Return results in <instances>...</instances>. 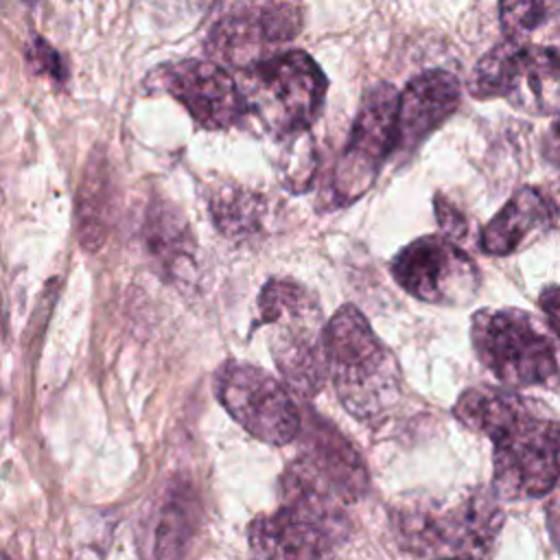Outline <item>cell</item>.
I'll return each mask as SVG.
<instances>
[{"mask_svg":"<svg viewBox=\"0 0 560 560\" xmlns=\"http://www.w3.org/2000/svg\"><path fill=\"white\" fill-rule=\"evenodd\" d=\"M455 418L492 442V486L510 501L538 499L560 479V420L514 392L477 385L466 389Z\"/></svg>","mask_w":560,"mask_h":560,"instance_id":"6da1fadb","label":"cell"},{"mask_svg":"<svg viewBox=\"0 0 560 560\" xmlns=\"http://www.w3.org/2000/svg\"><path fill=\"white\" fill-rule=\"evenodd\" d=\"M350 521L343 503L298 459L280 477V505L247 527L252 560H332Z\"/></svg>","mask_w":560,"mask_h":560,"instance_id":"7a4b0ae2","label":"cell"},{"mask_svg":"<svg viewBox=\"0 0 560 560\" xmlns=\"http://www.w3.org/2000/svg\"><path fill=\"white\" fill-rule=\"evenodd\" d=\"M389 523L400 549L429 560H486L501 534L503 512L483 488H464L453 497L396 501Z\"/></svg>","mask_w":560,"mask_h":560,"instance_id":"3957f363","label":"cell"},{"mask_svg":"<svg viewBox=\"0 0 560 560\" xmlns=\"http://www.w3.org/2000/svg\"><path fill=\"white\" fill-rule=\"evenodd\" d=\"M324 350L346 411L370 427L385 422L400 400V368L359 308L335 311L324 324Z\"/></svg>","mask_w":560,"mask_h":560,"instance_id":"277c9868","label":"cell"},{"mask_svg":"<svg viewBox=\"0 0 560 560\" xmlns=\"http://www.w3.org/2000/svg\"><path fill=\"white\" fill-rule=\"evenodd\" d=\"M260 324L271 328V357L291 392L313 398L328 376L324 319L315 295L295 280L271 278L258 295Z\"/></svg>","mask_w":560,"mask_h":560,"instance_id":"5b68a950","label":"cell"},{"mask_svg":"<svg viewBox=\"0 0 560 560\" xmlns=\"http://www.w3.org/2000/svg\"><path fill=\"white\" fill-rule=\"evenodd\" d=\"M247 112L280 140L304 133L322 114L326 77L302 50H278L241 72Z\"/></svg>","mask_w":560,"mask_h":560,"instance_id":"8992f818","label":"cell"},{"mask_svg":"<svg viewBox=\"0 0 560 560\" xmlns=\"http://www.w3.org/2000/svg\"><path fill=\"white\" fill-rule=\"evenodd\" d=\"M479 361L508 387H529L558 372V354L538 322L518 308H483L470 319Z\"/></svg>","mask_w":560,"mask_h":560,"instance_id":"52a82bcc","label":"cell"},{"mask_svg":"<svg viewBox=\"0 0 560 560\" xmlns=\"http://www.w3.org/2000/svg\"><path fill=\"white\" fill-rule=\"evenodd\" d=\"M214 392L223 409L256 440L271 446L298 440L300 409L287 387L262 368L228 361L217 370Z\"/></svg>","mask_w":560,"mask_h":560,"instance_id":"ba28073f","label":"cell"},{"mask_svg":"<svg viewBox=\"0 0 560 560\" xmlns=\"http://www.w3.org/2000/svg\"><path fill=\"white\" fill-rule=\"evenodd\" d=\"M302 22L295 0H241L210 26L206 50L212 61L243 72L295 39Z\"/></svg>","mask_w":560,"mask_h":560,"instance_id":"9c48e42d","label":"cell"},{"mask_svg":"<svg viewBox=\"0 0 560 560\" xmlns=\"http://www.w3.org/2000/svg\"><path fill=\"white\" fill-rule=\"evenodd\" d=\"M398 92L389 83L372 85L361 101L348 142L332 171V195L339 206L363 197L396 147Z\"/></svg>","mask_w":560,"mask_h":560,"instance_id":"30bf717a","label":"cell"},{"mask_svg":"<svg viewBox=\"0 0 560 560\" xmlns=\"http://www.w3.org/2000/svg\"><path fill=\"white\" fill-rule=\"evenodd\" d=\"M409 295L435 306H462L477 295L479 269L448 236L429 234L405 245L389 265Z\"/></svg>","mask_w":560,"mask_h":560,"instance_id":"8fae6325","label":"cell"},{"mask_svg":"<svg viewBox=\"0 0 560 560\" xmlns=\"http://www.w3.org/2000/svg\"><path fill=\"white\" fill-rule=\"evenodd\" d=\"M162 85L203 129H228L249 114L241 85L217 61L171 63L162 72Z\"/></svg>","mask_w":560,"mask_h":560,"instance_id":"7c38bea8","label":"cell"},{"mask_svg":"<svg viewBox=\"0 0 560 560\" xmlns=\"http://www.w3.org/2000/svg\"><path fill=\"white\" fill-rule=\"evenodd\" d=\"M201 518L199 494L188 479L173 477L140 514L138 547L144 560H184Z\"/></svg>","mask_w":560,"mask_h":560,"instance_id":"4fadbf2b","label":"cell"},{"mask_svg":"<svg viewBox=\"0 0 560 560\" xmlns=\"http://www.w3.org/2000/svg\"><path fill=\"white\" fill-rule=\"evenodd\" d=\"M298 462L341 503H354L368 492V470L354 446L328 420L308 416L300 427Z\"/></svg>","mask_w":560,"mask_h":560,"instance_id":"5bb4252c","label":"cell"},{"mask_svg":"<svg viewBox=\"0 0 560 560\" xmlns=\"http://www.w3.org/2000/svg\"><path fill=\"white\" fill-rule=\"evenodd\" d=\"M459 81L446 70L416 74L398 94L394 153H411L459 107Z\"/></svg>","mask_w":560,"mask_h":560,"instance_id":"9a60e30c","label":"cell"},{"mask_svg":"<svg viewBox=\"0 0 560 560\" xmlns=\"http://www.w3.org/2000/svg\"><path fill=\"white\" fill-rule=\"evenodd\" d=\"M142 243L155 273L173 287H192L199 278L197 241L177 206L153 197L142 219Z\"/></svg>","mask_w":560,"mask_h":560,"instance_id":"2e32d148","label":"cell"},{"mask_svg":"<svg viewBox=\"0 0 560 560\" xmlns=\"http://www.w3.org/2000/svg\"><path fill=\"white\" fill-rule=\"evenodd\" d=\"M558 212L560 206L551 192L538 186H521L486 223L479 247L490 256H508L527 236L553 225Z\"/></svg>","mask_w":560,"mask_h":560,"instance_id":"e0dca14e","label":"cell"},{"mask_svg":"<svg viewBox=\"0 0 560 560\" xmlns=\"http://www.w3.org/2000/svg\"><path fill=\"white\" fill-rule=\"evenodd\" d=\"M116 214L114 171L103 147H96L83 166L74 197V230L85 252H98L112 230Z\"/></svg>","mask_w":560,"mask_h":560,"instance_id":"ac0fdd59","label":"cell"},{"mask_svg":"<svg viewBox=\"0 0 560 560\" xmlns=\"http://www.w3.org/2000/svg\"><path fill=\"white\" fill-rule=\"evenodd\" d=\"M505 98L534 116H560V48L525 44Z\"/></svg>","mask_w":560,"mask_h":560,"instance_id":"d6986e66","label":"cell"},{"mask_svg":"<svg viewBox=\"0 0 560 560\" xmlns=\"http://www.w3.org/2000/svg\"><path fill=\"white\" fill-rule=\"evenodd\" d=\"M210 217L214 228L230 241H247L262 230L267 201L256 190L243 186H221L212 192Z\"/></svg>","mask_w":560,"mask_h":560,"instance_id":"ffe728a7","label":"cell"},{"mask_svg":"<svg viewBox=\"0 0 560 560\" xmlns=\"http://www.w3.org/2000/svg\"><path fill=\"white\" fill-rule=\"evenodd\" d=\"M525 44L516 39H505L490 48L472 68L468 77V92L475 98H497L510 92V85L514 81L521 55Z\"/></svg>","mask_w":560,"mask_h":560,"instance_id":"44dd1931","label":"cell"},{"mask_svg":"<svg viewBox=\"0 0 560 560\" xmlns=\"http://www.w3.org/2000/svg\"><path fill=\"white\" fill-rule=\"evenodd\" d=\"M317 158H315V144L311 136L298 133L289 140V149L282 155V182L291 190H304L311 186L313 175H315Z\"/></svg>","mask_w":560,"mask_h":560,"instance_id":"7402d4cb","label":"cell"},{"mask_svg":"<svg viewBox=\"0 0 560 560\" xmlns=\"http://www.w3.org/2000/svg\"><path fill=\"white\" fill-rule=\"evenodd\" d=\"M545 0H499V22L505 39L521 42L545 22Z\"/></svg>","mask_w":560,"mask_h":560,"instance_id":"603a6c76","label":"cell"},{"mask_svg":"<svg viewBox=\"0 0 560 560\" xmlns=\"http://www.w3.org/2000/svg\"><path fill=\"white\" fill-rule=\"evenodd\" d=\"M24 59L26 66L33 74L44 77L48 81H52L55 85H66L68 83V66L66 59L61 57V52L46 42L42 35H33L31 42L24 48Z\"/></svg>","mask_w":560,"mask_h":560,"instance_id":"cb8c5ba5","label":"cell"},{"mask_svg":"<svg viewBox=\"0 0 560 560\" xmlns=\"http://www.w3.org/2000/svg\"><path fill=\"white\" fill-rule=\"evenodd\" d=\"M435 217L448 238H462L466 234V217L442 195H435Z\"/></svg>","mask_w":560,"mask_h":560,"instance_id":"d4e9b609","label":"cell"},{"mask_svg":"<svg viewBox=\"0 0 560 560\" xmlns=\"http://www.w3.org/2000/svg\"><path fill=\"white\" fill-rule=\"evenodd\" d=\"M538 306L545 313L553 332L560 337V287L558 284L545 287L542 293L538 295Z\"/></svg>","mask_w":560,"mask_h":560,"instance_id":"484cf974","label":"cell"},{"mask_svg":"<svg viewBox=\"0 0 560 560\" xmlns=\"http://www.w3.org/2000/svg\"><path fill=\"white\" fill-rule=\"evenodd\" d=\"M542 158L556 166L560 171V118L549 127V131L545 133V140H542Z\"/></svg>","mask_w":560,"mask_h":560,"instance_id":"4316f807","label":"cell"},{"mask_svg":"<svg viewBox=\"0 0 560 560\" xmlns=\"http://www.w3.org/2000/svg\"><path fill=\"white\" fill-rule=\"evenodd\" d=\"M0 332H2V298H0Z\"/></svg>","mask_w":560,"mask_h":560,"instance_id":"83f0119b","label":"cell"}]
</instances>
